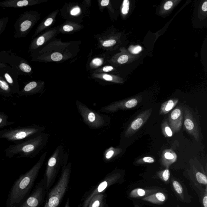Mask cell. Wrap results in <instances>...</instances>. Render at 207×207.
<instances>
[{"instance_id":"6da1fadb","label":"cell","mask_w":207,"mask_h":207,"mask_svg":"<svg viewBox=\"0 0 207 207\" xmlns=\"http://www.w3.org/2000/svg\"><path fill=\"white\" fill-rule=\"evenodd\" d=\"M47 154V151L44 152L35 165L16 180L9 191L5 207H19L29 197Z\"/></svg>"},{"instance_id":"7a4b0ae2","label":"cell","mask_w":207,"mask_h":207,"mask_svg":"<svg viewBox=\"0 0 207 207\" xmlns=\"http://www.w3.org/2000/svg\"><path fill=\"white\" fill-rule=\"evenodd\" d=\"M49 135L41 133L21 143L10 145L4 150L5 156L8 158L36 157L48 142Z\"/></svg>"},{"instance_id":"3957f363","label":"cell","mask_w":207,"mask_h":207,"mask_svg":"<svg viewBox=\"0 0 207 207\" xmlns=\"http://www.w3.org/2000/svg\"><path fill=\"white\" fill-rule=\"evenodd\" d=\"M71 172V164H63L57 183L47 193L43 207H59L68 189Z\"/></svg>"},{"instance_id":"277c9868","label":"cell","mask_w":207,"mask_h":207,"mask_svg":"<svg viewBox=\"0 0 207 207\" xmlns=\"http://www.w3.org/2000/svg\"><path fill=\"white\" fill-rule=\"evenodd\" d=\"M44 127L35 125L16 128L5 129L0 131V139H5L14 144L21 143L38 134L43 132Z\"/></svg>"},{"instance_id":"5b68a950","label":"cell","mask_w":207,"mask_h":207,"mask_svg":"<svg viewBox=\"0 0 207 207\" xmlns=\"http://www.w3.org/2000/svg\"><path fill=\"white\" fill-rule=\"evenodd\" d=\"M76 105L83 122L91 129H99L110 124L109 116L90 109L79 100H76Z\"/></svg>"},{"instance_id":"8992f818","label":"cell","mask_w":207,"mask_h":207,"mask_svg":"<svg viewBox=\"0 0 207 207\" xmlns=\"http://www.w3.org/2000/svg\"><path fill=\"white\" fill-rule=\"evenodd\" d=\"M64 156V147L60 145L48 159L43 178L47 193L53 186L60 169L63 167Z\"/></svg>"},{"instance_id":"52a82bcc","label":"cell","mask_w":207,"mask_h":207,"mask_svg":"<svg viewBox=\"0 0 207 207\" xmlns=\"http://www.w3.org/2000/svg\"><path fill=\"white\" fill-rule=\"evenodd\" d=\"M120 177L121 175L118 172L111 173L106 176L98 185L90 192L83 203L81 207H88L89 203L94 196L102 193L108 187L116 183Z\"/></svg>"},{"instance_id":"ba28073f","label":"cell","mask_w":207,"mask_h":207,"mask_svg":"<svg viewBox=\"0 0 207 207\" xmlns=\"http://www.w3.org/2000/svg\"><path fill=\"white\" fill-rule=\"evenodd\" d=\"M44 179L38 182L33 192L24 202L19 207H41L44 202L47 194Z\"/></svg>"},{"instance_id":"9c48e42d","label":"cell","mask_w":207,"mask_h":207,"mask_svg":"<svg viewBox=\"0 0 207 207\" xmlns=\"http://www.w3.org/2000/svg\"><path fill=\"white\" fill-rule=\"evenodd\" d=\"M152 109H147L140 113L129 125L124 132V138L131 137L138 131L149 118Z\"/></svg>"},{"instance_id":"30bf717a","label":"cell","mask_w":207,"mask_h":207,"mask_svg":"<svg viewBox=\"0 0 207 207\" xmlns=\"http://www.w3.org/2000/svg\"><path fill=\"white\" fill-rule=\"evenodd\" d=\"M139 101L137 98H133L113 102L108 105L103 107L99 110V112L105 113H114L119 110L132 109L137 105Z\"/></svg>"},{"instance_id":"8fae6325","label":"cell","mask_w":207,"mask_h":207,"mask_svg":"<svg viewBox=\"0 0 207 207\" xmlns=\"http://www.w3.org/2000/svg\"><path fill=\"white\" fill-rule=\"evenodd\" d=\"M184 126L185 129L194 137L197 141H199V133L198 125L196 123L190 110L187 108H184Z\"/></svg>"},{"instance_id":"7c38bea8","label":"cell","mask_w":207,"mask_h":207,"mask_svg":"<svg viewBox=\"0 0 207 207\" xmlns=\"http://www.w3.org/2000/svg\"><path fill=\"white\" fill-rule=\"evenodd\" d=\"M169 125L173 133L180 131L183 122V110L182 107L176 108L170 114L169 117Z\"/></svg>"},{"instance_id":"4fadbf2b","label":"cell","mask_w":207,"mask_h":207,"mask_svg":"<svg viewBox=\"0 0 207 207\" xmlns=\"http://www.w3.org/2000/svg\"><path fill=\"white\" fill-rule=\"evenodd\" d=\"M122 152V150L121 148L110 147L104 151L103 159L105 162H109L121 154Z\"/></svg>"},{"instance_id":"5bb4252c","label":"cell","mask_w":207,"mask_h":207,"mask_svg":"<svg viewBox=\"0 0 207 207\" xmlns=\"http://www.w3.org/2000/svg\"><path fill=\"white\" fill-rule=\"evenodd\" d=\"M176 154L171 149L164 150L163 151L161 156V161L163 164L169 167L176 160Z\"/></svg>"},{"instance_id":"9a60e30c","label":"cell","mask_w":207,"mask_h":207,"mask_svg":"<svg viewBox=\"0 0 207 207\" xmlns=\"http://www.w3.org/2000/svg\"><path fill=\"white\" fill-rule=\"evenodd\" d=\"M178 102L179 100L176 99L169 100L164 102V103L162 104L161 107L160 114L165 115L168 113L174 108L177 105Z\"/></svg>"},{"instance_id":"2e32d148","label":"cell","mask_w":207,"mask_h":207,"mask_svg":"<svg viewBox=\"0 0 207 207\" xmlns=\"http://www.w3.org/2000/svg\"><path fill=\"white\" fill-rule=\"evenodd\" d=\"M143 199L152 203L160 204L165 201L166 200V197L162 193H157L144 197Z\"/></svg>"},{"instance_id":"e0dca14e","label":"cell","mask_w":207,"mask_h":207,"mask_svg":"<svg viewBox=\"0 0 207 207\" xmlns=\"http://www.w3.org/2000/svg\"><path fill=\"white\" fill-rule=\"evenodd\" d=\"M8 116L4 112H0V129L15 124L16 122L9 121Z\"/></svg>"},{"instance_id":"ac0fdd59","label":"cell","mask_w":207,"mask_h":207,"mask_svg":"<svg viewBox=\"0 0 207 207\" xmlns=\"http://www.w3.org/2000/svg\"><path fill=\"white\" fill-rule=\"evenodd\" d=\"M37 85L38 84L35 81L29 83L25 86L23 91H22L20 95H23L33 94V92L36 91L35 90V89L36 88Z\"/></svg>"},{"instance_id":"d6986e66","label":"cell","mask_w":207,"mask_h":207,"mask_svg":"<svg viewBox=\"0 0 207 207\" xmlns=\"http://www.w3.org/2000/svg\"><path fill=\"white\" fill-rule=\"evenodd\" d=\"M103 194H98L94 196L89 203L88 207H100L103 203Z\"/></svg>"},{"instance_id":"ffe728a7","label":"cell","mask_w":207,"mask_h":207,"mask_svg":"<svg viewBox=\"0 0 207 207\" xmlns=\"http://www.w3.org/2000/svg\"><path fill=\"white\" fill-rule=\"evenodd\" d=\"M162 130L164 135L166 137H171L173 135V132L171 130L168 122L166 120L163 122L161 125Z\"/></svg>"},{"instance_id":"44dd1931","label":"cell","mask_w":207,"mask_h":207,"mask_svg":"<svg viewBox=\"0 0 207 207\" xmlns=\"http://www.w3.org/2000/svg\"><path fill=\"white\" fill-rule=\"evenodd\" d=\"M146 195V191L142 189H136L132 191L129 194V196L132 198L143 197Z\"/></svg>"},{"instance_id":"7402d4cb","label":"cell","mask_w":207,"mask_h":207,"mask_svg":"<svg viewBox=\"0 0 207 207\" xmlns=\"http://www.w3.org/2000/svg\"><path fill=\"white\" fill-rule=\"evenodd\" d=\"M196 178L198 183L200 184L206 185L207 179L206 176L205 175L201 172H197L196 174Z\"/></svg>"},{"instance_id":"603a6c76","label":"cell","mask_w":207,"mask_h":207,"mask_svg":"<svg viewBox=\"0 0 207 207\" xmlns=\"http://www.w3.org/2000/svg\"><path fill=\"white\" fill-rule=\"evenodd\" d=\"M0 89L3 92H5L6 96H10L11 94L9 93V92H10V89H9V86L7 83L2 80H0Z\"/></svg>"},{"instance_id":"cb8c5ba5","label":"cell","mask_w":207,"mask_h":207,"mask_svg":"<svg viewBox=\"0 0 207 207\" xmlns=\"http://www.w3.org/2000/svg\"><path fill=\"white\" fill-rule=\"evenodd\" d=\"M129 1L128 0H125L123 1V7H122V13L124 15H127L128 14L129 10Z\"/></svg>"},{"instance_id":"d4e9b609","label":"cell","mask_w":207,"mask_h":207,"mask_svg":"<svg viewBox=\"0 0 207 207\" xmlns=\"http://www.w3.org/2000/svg\"><path fill=\"white\" fill-rule=\"evenodd\" d=\"M31 25V21H29V20H26V21H23V23H21V25H20V27H21L20 30L22 32L25 31L27 30L29 28Z\"/></svg>"},{"instance_id":"484cf974","label":"cell","mask_w":207,"mask_h":207,"mask_svg":"<svg viewBox=\"0 0 207 207\" xmlns=\"http://www.w3.org/2000/svg\"><path fill=\"white\" fill-rule=\"evenodd\" d=\"M173 186L174 189L175 190V191L178 193L180 194L182 193L183 192V187H182L181 184L178 181H174L173 183Z\"/></svg>"},{"instance_id":"4316f807","label":"cell","mask_w":207,"mask_h":207,"mask_svg":"<svg viewBox=\"0 0 207 207\" xmlns=\"http://www.w3.org/2000/svg\"><path fill=\"white\" fill-rule=\"evenodd\" d=\"M154 159L151 157V156H146V157H144L143 158L140 159L138 160L137 162L139 164H142V163H154Z\"/></svg>"},{"instance_id":"83f0119b","label":"cell","mask_w":207,"mask_h":207,"mask_svg":"<svg viewBox=\"0 0 207 207\" xmlns=\"http://www.w3.org/2000/svg\"><path fill=\"white\" fill-rule=\"evenodd\" d=\"M51 59L54 61H60L63 59V55L59 52H55L52 53L51 56Z\"/></svg>"},{"instance_id":"f1b7e54d","label":"cell","mask_w":207,"mask_h":207,"mask_svg":"<svg viewBox=\"0 0 207 207\" xmlns=\"http://www.w3.org/2000/svg\"><path fill=\"white\" fill-rule=\"evenodd\" d=\"M129 50L133 54H138L142 51V48L140 46H132Z\"/></svg>"},{"instance_id":"f546056e","label":"cell","mask_w":207,"mask_h":207,"mask_svg":"<svg viewBox=\"0 0 207 207\" xmlns=\"http://www.w3.org/2000/svg\"><path fill=\"white\" fill-rule=\"evenodd\" d=\"M20 69L25 73H29L31 70V68L28 65L25 63H22L20 66Z\"/></svg>"},{"instance_id":"4dcf8cb0","label":"cell","mask_w":207,"mask_h":207,"mask_svg":"<svg viewBox=\"0 0 207 207\" xmlns=\"http://www.w3.org/2000/svg\"><path fill=\"white\" fill-rule=\"evenodd\" d=\"M116 41L115 40L110 39L106 41L103 43L102 46L105 47H110L115 44Z\"/></svg>"},{"instance_id":"1f68e13d","label":"cell","mask_w":207,"mask_h":207,"mask_svg":"<svg viewBox=\"0 0 207 207\" xmlns=\"http://www.w3.org/2000/svg\"><path fill=\"white\" fill-rule=\"evenodd\" d=\"M128 56L127 55H123L120 56L118 59V63L121 64H125L128 61Z\"/></svg>"},{"instance_id":"d6a6232c","label":"cell","mask_w":207,"mask_h":207,"mask_svg":"<svg viewBox=\"0 0 207 207\" xmlns=\"http://www.w3.org/2000/svg\"><path fill=\"white\" fill-rule=\"evenodd\" d=\"M162 176L163 180L164 181H168V179H169V176H170V173H169V169H166L164 170L162 173Z\"/></svg>"},{"instance_id":"836d02e7","label":"cell","mask_w":207,"mask_h":207,"mask_svg":"<svg viewBox=\"0 0 207 207\" xmlns=\"http://www.w3.org/2000/svg\"><path fill=\"white\" fill-rule=\"evenodd\" d=\"M92 63L95 66H101L102 64V61L100 59L97 58L94 59L92 60Z\"/></svg>"},{"instance_id":"e575fe53","label":"cell","mask_w":207,"mask_h":207,"mask_svg":"<svg viewBox=\"0 0 207 207\" xmlns=\"http://www.w3.org/2000/svg\"><path fill=\"white\" fill-rule=\"evenodd\" d=\"M80 9L78 7H75L71 11L70 14L72 16H76L80 12Z\"/></svg>"},{"instance_id":"d590c367","label":"cell","mask_w":207,"mask_h":207,"mask_svg":"<svg viewBox=\"0 0 207 207\" xmlns=\"http://www.w3.org/2000/svg\"><path fill=\"white\" fill-rule=\"evenodd\" d=\"M172 2L171 1H168L165 4L164 6V8L165 10H169L172 7Z\"/></svg>"},{"instance_id":"8d00e7d4","label":"cell","mask_w":207,"mask_h":207,"mask_svg":"<svg viewBox=\"0 0 207 207\" xmlns=\"http://www.w3.org/2000/svg\"><path fill=\"white\" fill-rule=\"evenodd\" d=\"M28 4V1L26 0H24V1H19L17 3V5L18 7H21L23 6H27Z\"/></svg>"},{"instance_id":"74e56055","label":"cell","mask_w":207,"mask_h":207,"mask_svg":"<svg viewBox=\"0 0 207 207\" xmlns=\"http://www.w3.org/2000/svg\"><path fill=\"white\" fill-rule=\"evenodd\" d=\"M45 41V38L43 36H40L37 39V41H36V44L38 46H41L44 43Z\"/></svg>"},{"instance_id":"f35d334b","label":"cell","mask_w":207,"mask_h":207,"mask_svg":"<svg viewBox=\"0 0 207 207\" xmlns=\"http://www.w3.org/2000/svg\"><path fill=\"white\" fill-rule=\"evenodd\" d=\"M73 29L74 28L73 26H71L68 25H65L63 27V30L66 32L72 31Z\"/></svg>"},{"instance_id":"ab89813d","label":"cell","mask_w":207,"mask_h":207,"mask_svg":"<svg viewBox=\"0 0 207 207\" xmlns=\"http://www.w3.org/2000/svg\"><path fill=\"white\" fill-rule=\"evenodd\" d=\"M5 77L6 80H7V82H8L9 84H12L13 83V80L11 77V76L9 75L8 74H5Z\"/></svg>"},{"instance_id":"60d3db41","label":"cell","mask_w":207,"mask_h":207,"mask_svg":"<svg viewBox=\"0 0 207 207\" xmlns=\"http://www.w3.org/2000/svg\"><path fill=\"white\" fill-rule=\"evenodd\" d=\"M103 79L107 81H112L113 80V78L112 76L109 75H104L102 76Z\"/></svg>"},{"instance_id":"b9f144b4","label":"cell","mask_w":207,"mask_h":207,"mask_svg":"<svg viewBox=\"0 0 207 207\" xmlns=\"http://www.w3.org/2000/svg\"><path fill=\"white\" fill-rule=\"evenodd\" d=\"M53 20L52 18H48L47 20H46L45 21L44 24L46 26H48L51 24V23L53 22Z\"/></svg>"},{"instance_id":"7bdbcfd3","label":"cell","mask_w":207,"mask_h":207,"mask_svg":"<svg viewBox=\"0 0 207 207\" xmlns=\"http://www.w3.org/2000/svg\"><path fill=\"white\" fill-rule=\"evenodd\" d=\"M113 69V67L111 66H106L103 68V71L105 72H109Z\"/></svg>"},{"instance_id":"ee69618b","label":"cell","mask_w":207,"mask_h":207,"mask_svg":"<svg viewBox=\"0 0 207 207\" xmlns=\"http://www.w3.org/2000/svg\"><path fill=\"white\" fill-rule=\"evenodd\" d=\"M109 2H110L109 0H102L101 2V5L103 7L107 6L109 5Z\"/></svg>"},{"instance_id":"f6af8a7d","label":"cell","mask_w":207,"mask_h":207,"mask_svg":"<svg viewBox=\"0 0 207 207\" xmlns=\"http://www.w3.org/2000/svg\"><path fill=\"white\" fill-rule=\"evenodd\" d=\"M202 10L203 11H207V2L206 1L203 3L202 6Z\"/></svg>"},{"instance_id":"bcb514c9","label":"cell","mask_w":207,"mask_h":207,"mask_svg":"<svg viewBox=\"0 0 207 207\" xmlns=\"http://www.w3.org/2000/svg\"><path fill=\"white\" fill-rule=\"evenodd\" d=\"M203 203L204 207H207V196H206L203 197Z\"/></svg>"},{"instance_id":"7dc6e473","label":"cell","mask_w":207,"mask_h":207,"mask_svg":"<svg viewBox=\"0 0 207 207\" xmlns=\"http://www.w3.org/2000/svg\"><path fill=\"white\" fill-rule=\"evenodd\" d=\"M64 207H70L69 199H68L67 201H66V203H65Z\"/></svg>"},{"instance_id":"c3c4849f","label":"cell","mask_w":207,"mask_h":207,"mask_svg":"<svg viewBox=\"0 0 207 207\" xmlns=\"http://www.w3.org/2000/svg\"><path fill=\"white\" fill-rule=\"evenodd\" d=\"M100 207H104V204L103 203L100 206Z\"/></svg>"},{"instance_id":"681fc988","label":"cell","mask_w":207,"mask_h":207,"mask_svg":"<svg viewBox=\"0 0 207 207\" xmlns=\"http://www.w3.org/2000/svg\"><path fill=\"white\" fill-rule=\"evenodd\" d=\"M135 207H139L138 206V205H135Z\"/></svg>"}]
</instances>
